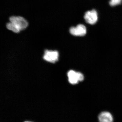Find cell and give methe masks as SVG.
Wrapping results in <instances>:
<instances>
[{
    "label": "cell",
    "mask_w": 122,
    "mask_h": 122,
    "mask_svg": "<svg viewBox=\"0 0 122 122\" xmlns=\"http://www.w3.org/2000/svg\"><path fill=\"white\" fill-rule=\"evenodd\" d=\"M69 32L73 36L82 37L86 34L87 29L83 24H79L76 26H73L70 28Z\"/></svg>",
    "instance_id": "4"
},
{
    "label": "cell",
    "mask_w": 122,
    "mask_h": 122,
    "mask_svg": "<svg viewBox=\"0 0 122 122\" xmlns=\"http://www.w3.org/2000/svg\"><path fill=\"white\" fill-rule=\"evenodd\" d=\"M9 20L10 22L6 25L7 28L15 33L20 32L26 29L28 25V21L21 16L11 17L10 18Z\"/></svg>",
    "instance_id": "1"
},
{
    "label": "cell",
    "mask_w": 122,
    "mask_h": 122,
    "mask_svg": "<svg viewBox=\"0 0 122 122\" xmlns=\"http://www.w3.org/2000/svg\"><path fill=\"white\" fill-rule=\"evenodd\" d=\"M109 5L114 7L119 5L122 4V0H110L109 2Z\"/></svg>",
    "instance_id": "7"
},
{
    "label": "cell",
    "mask_w": 122,
    "mask_h": 122,
    "mask_svg": "<svg viewBox=\"0 0 122 122\" xmlns=\"http://www.w3.org/2000/svg\"><path fill=\"white\" fill-rule=\"evenodd\" d=\"M98 17V12L95 9L86 11L84 15L86 22L91 25H94L97 22Z\"/></svg>",
    "instance_id": "2"
},
{
    "label": "cell",
    "mask_w": 122,
    "mask_h": 122,
    "mask_svg": "<svg viewBox=\"0 0 122 122\" xmlns=\"http://www.w3.org/2000/svg\"><path fill=\"white\" fill-rule=\"evenodd\" d=\"M99 121L101 122H111L113 120L112 115L108 112H103L99 114Z\"/></svg>",
    "instance_id": "6"
},
{
    "label": "cell",
    "mask_w": 122,
    "mask_h": 122,
    "mask_svg": "<svg viewBox=\"0 0 122 122\" xmlns=\"http://www.w3.org/2000/svg\"><path fill=\"white\" fill-rule=\"evenodd\" d=\"M68 76L69 82L72 85L77 84L79 82L82 81L84 79V76L82 73L72 70L68 72Z\"/></svg>",
    "instance_id": "3"
},
{
    "label": "cell",
    "mask_w": 122,
    "mask_h": 122,
    "mask_svg": "<svg viewBox=\"0 0 122 122\" xmlns=\"http://www.w3.org/2000/svg\"><path fill=\"white\" fill-rule=\"evenodd\" d=\"M59 54L57 51L46 50L43 58L45 61L54 63L58 61Z\"/></svg>",
    "instance_id": "5"
}]
</instances>
